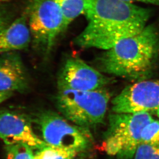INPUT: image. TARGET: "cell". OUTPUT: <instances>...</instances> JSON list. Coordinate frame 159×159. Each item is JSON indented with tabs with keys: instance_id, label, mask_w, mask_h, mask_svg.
I'll return each mask as SVG.
<instances>
[{
	"instance_id": "5",
	"label": "cell",
	"mask_w": 159,
	"mask_h": 159,
	"mask_svg": "<svg viewBox=\"0 0 159 159\" xmlns=\"http://www.w3.org/2000/svg\"><path fill=\"white\" fill-rule=\"evenodd\" d=\"M27 14L34 46L48 53L59 35L65 31L60 7L54 0H29Z\"/></svg>"
},
{
	"instance_id": "13",
	"label": "cell",
	"mask_w": 159,
	"mask_h": 159,
	"mask_svg": "<svg viewBox=\"0 0 159 159\" xmlns=\"http://www.w3.org/2000/svg\"><path fill=\"white\" fill-rule=\"evenodd\" d=\"M79 152L75 150L48 146L37 150L35 159H74Z\"/></svg>"
},
{
	"instance_id": "2",
	"label": "cell",
	"mask_w": 159,
	"mask_h": 159,
	"mask_svg": "<svg viewBox=\"0 0 159 159\" xmlns=\"http://www.w3.org/2000/svg\"><path fill=\"white\" fill-rule=\"evenodd\" d=\"M159 35L149 25L135 35L124 39L100 58L103 72L124 78H138L152 67L158 51Z\"/></svg>"
},
{
	"instance_id": "18",
	"label": "cell",
	"mask_w": 159,
	"mask_h": 159,
	"mask_svg": "<svg viewBox=\"0 0 159 159\" xmlns=\"http://www.w3.org/2000/svg\"><path fill=\"white\" fill-rule=\"evenodd\" d=\"M12 95V92H0V104L9 99Z\"/></svg>"
},
{
	"instance_id": "1",
	"label": "cell",
	"mask_w": 159,
	"mask_h": 159,
	"mask_svg": "<svg viewBox=\"0 0 159 159\" xmlns=\"http://www.w3.org/2000/svg\"><path fill=\"white\" fill-rule=\"evenodd\" d=\"M84 15L87 24L76 37L75 44L107 50L142 32L151 11L122 0H89Z\"/></svg>"
},
{
	"instance_id": "9",
	"label": "cell",
	"mask_w": 159,
	"mask_h": 159,
	"mask_svg": "<svg viewBox=\"0 0 159 159\" xmlns=\"http://www.w3.org/2000/svg\"><path fill=\"white\" fill-rule=\"evenodd\" d=\"M109 79L78 58L68 59L60 71L58 90L79 91L97 90L108 84Z\"/></svg>"
},
{
	"instance_id": "15",
	"label": "cell",
	"mask_w": 159,
	"mask_h": 159,
	"mask_svg": "<svg viewBox=\"0 0 159 159\" xmlns=\"http://www.w3.org/2000/svg\"><path fill=\"white\" fill-rule=\"evenodd\" d=\"M6 159H35L33 150L23 144L5 145Z\"/></svg>"
},
{
	"instance_id": "7",
	"label": "cell",
	"mask_w": 159,
	"mask_h": 159,
	"mask_svg": "<svg viewBox=\"0 0 159 159\" xmlns=\"http://www.w3.org/2000/svg\"><path fill=\"white\" fill-rule=\"evenodd\" d=\"M117 113L154 111L159 107V81H142L128 86L112 101Z\"/></svg>"
},
{
	"instance_id": "16",
	"label": "cell",
	"mask_w": 159,
	"mask_h": 159,
	"mask_svg": "<svg viewBox=\"0 0 159 159\" xmlns=\"http://www.w3.org/2000/svg\"><path fill=\"white\" fill-rule=\"evenodd\" d=\"M132 159H159V147L140 143Z\"/></svg>"
},
{
	"instance_id": "8",
	"label": "cell",
	"mask_w": 159,
	"mask_h": 159,
	"mask_svg": "<svg viewBox=\"0 0 159 159\" xmlns=\"http://www.w3.org/2000/svg\"><path fill=\"white\" fill-rule=\"evenodd\" d=\"M0 139L5 145L23 144L37 151L50 146L35 133L31 117L10 110H0Z\"/></svg>"
},
{
	"instance_id": "3",
	"label": "cell",
	"mask_w": 159,
	"mask_h": 159,
	"mask_svg": "<svg viewBox=\"0 0 159 159\" xmlns=\"http://www.w3.org/2000/svg\"><path fill=\"white\" fill-rule=\"evenodd\" d=\"M110 96L102 89L92 91L58 90V110L67 120L89 129L102 123Z\"/></svg>"
},
{
	"instance_id": "19",
	"label": "cell",
	"mask_w": 159,
	"mask_h": 159,
	"mask_svg": "<svg viewBox=\"0 0 159 159\" xmlns=\"http://www.w3.org/2000/svg\"><path fill=\"white\" fill-rule=\"evenodd\" d=\"M7 26H6V22L4 17L1 12H0V32L4 29Z\"/></svg>"
},
{
	"instance_id": "12",
	"label": "cell",
	"mask_w": 159,
	"mask_h": 159,
	"mask_svg": "<svg viewBox=\"0 0 159 159\" xmlns=\"http://www.w3.org/2000/svg\"><path fill=\"white\" fill-rule=\"evenodd\" d=\"M63 15L65 31L82 14H85L89 0H54Z\"/></svg>"
},
{
	"instance_id": "14",
	"label": "cell",
	"mask_w": 159,
	"mask_h": 159,
	"mask_svg": "<svg viewBox=\"0 0 159 159\" xmlns=\"http://www.w3.org/2000/svg\"><path fill=\"white\" fill-rule=\"evenodd\" d=\"M141 143L159 147V120L153 119L143 130Z\"/></svg>"
},
{
	"instance_id": "4",
	"label": "cell",
	"mask_w": 159,
	"mask_h": 159,
	"mask_svg": "<svg viewBox=\"0 0 159 159\" xmlns=\"http://www.w3.org/2000/svg\"><path fill=\"white\" fill-rule=\"evenodd\" d=\"M153 120L147 112L110 114L104 142L106 152L117 159H133L143 129Z\"/></svg>"
},
{
	"instance_id": "10",
	"label": "cell",
	"mask_w": 159,
	"mask_h": 159,
	"mask_svg": "<svg viewBox=\"0 0 159 159\" xmlns=\"http://www.w3.org/2000/svg\"><path fill=\"white\" fill-rule=\"evenodd\" d=\"M30 81L26 68L17 51L0 55V92H26Z\"/></svg>"
},
{
	"instance_id": "20",
	"label": "cell",
	"mask_w": 159,
	"mask_h": 159,
	"mask_svg": "<svg viewBox=\"0 0 159 159\" xmlns=\"http://www.w3.org/2000/svg\"><path fill=\"white\" fill-rule=\"evenodd\" d=\"M157 115H158V116L159 117V107L158 108V110H157Z\"/></svg>"
},
{
	"instance_id": "17",
	"label": "cell",
	"mask_w": 159,
	"mask_h": 159,
	"mask_svg": "<svg viewBox=\"0 0 159 159\" xmlns=\"http://www.w3.org/2000/svg\"><path fill=\"white\" fill-rule=\"evenodd\" d=\"M122 1L132 3L135 2H142V3H147V4H150L159 6V0H122Z\"/></svg>"
},
{
	"instance_id": "6",
	"label": "cell",
	"mask_w": 159,
	"mask_h": 159,
	"mask_svg": "<svg viewBox=\"0 0 159 159\" xmlns=\"http://www.w3.org/2000/svg\"><path fill=\"white\" fill-rule=\"evenodd\" d=\"M33 124L39 129L43 140L49 145L84 152L91 144L88 129L72 125L55 112L43 111L31 117Z\"/></svg>"
},
{
	"instance_id": "11",
	"label": "cell",
	"mask_w": 159,
	"mask_h": 159,
	"mask_svg": "<svg viewBox=\"0 0 159 159\" xmlns=\"http://www.w3.org/2000/svg\"><path fill=\"white\" fill-rule=\"evenodd\" d=\"M31 40L26 17L22 16L0 32V53L25 49Z\"/></svg>"
}]
</instances>
